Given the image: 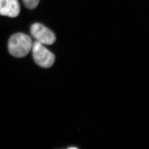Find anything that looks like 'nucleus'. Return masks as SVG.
I'll return each mask as SVG.
<instances>
[{"label": "nucleus", "instance_id": "obj_3", "mask_svg": "<svg viewBox=\"0 0 149 149\" xmlns=\"http://www.w3.org/2000/svg\"><path fill=\"white\" fill-rule=\"evenodd\" d=\"M31 33L36 41L42 44L52 45L56 40V37L53 32L39 23H36L32 25L31 27Z\"/></svg>", "mask_w": 149, "mask_h": 149}, {"label": "nucleus", "instance_id": "obj_2", "mask_svg": "<svg viewBox=\"0 0 149 149\" xmlns=\"http://www.w3.org/2000/svg\"><path fill=\"white\" fill-rule=\"evenodd\" d=\"M32 50L33 59L39 66L44 68H49L53 66L55 56L43 44L37 41L34 42L32 45Z\"/></svg>", "mask_w": 149, "mask_h": 149}, {"label": "nucleus", "instance_id": "obj_5", "mask_svg": "<svg viewBox=\"0 0 149 149\" xmlns=\"http://www.w3.org/2000/svg\"><path fill=\"white\" fill-rule=\"evenodd\" d=\"M40 0H22L24 5L29 10L36 8L39 4Z\"/></svg>", "mask_w": 149, "mask_h": 149}, {"label": "nucleus", "instance_id": "obj_4", "mask_svg": "<svg viewBox=\"0 0 149 149\" xmlns=\"http://www.w3.org/2000/svg\"><path fill=\"white\" fill-rule=\"evenodd\" d=\"M20 10L18 0H0V15L16 17L19 14Z\"/></svg>", "mask_w": 149, "mask_h": 149}, {"label": "nucleus", "instance_id": "obj_1", "mask_svg": "<svg viewBox=\"0 0 149 149\" xmlns=\"http://www.w3.org/2000/svg\"><path fill=\"white\" fill-rule=\"evenodd\" d=\"M31 38L23 33H16L8 40V49L10 53L16 58L26 56L32 50Z\"/></svg>", "mask_w": 149, "mask_h": 149}]
</instances>
